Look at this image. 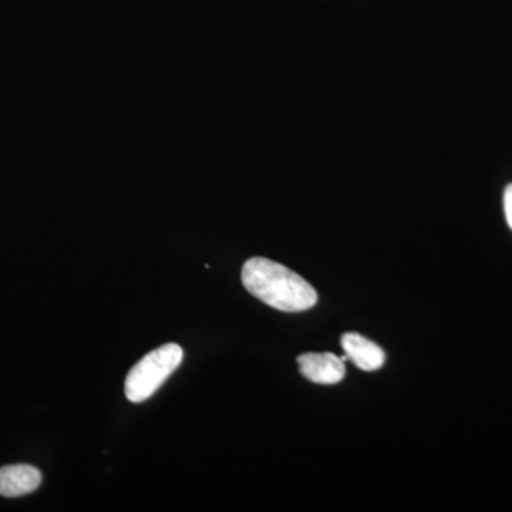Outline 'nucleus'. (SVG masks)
Returning <instances> with one entry per match:
<instances>
[{
	"mask_svg": "<svg viewBox=\"0 0 512 512\" xmlns=\"http://www.w3.org/2000/svg\"><path fill=\"white\" fill-rule=\"evenodd\" d=\"M242 284L259 301L282 312H303L318 302L308 281L271 259L251 258L242 268Z\"/></svg>",
	"mask_w": 512,
	"mask_h": 512,
	"instance_id": "nucleus-1",
	"label": "nucleus"
},
{
	"mask_svg": "<svg viewBox=\"0 0 512 512\" xmlns=\"http://www.w3.org/2000/svg\"><path fill=\"white\" fill-rule=\"evenodd\" d=\"M42 484V473L29 464L0 468V495L15 498L33 493Z\"/></svg>",
	"mask_w": 512,
	"mask_h": 512,
	"instance_id": "nucleus-4",
	"label": "nucleus"
},
{
	"mask_svg": "<svg viewBox=\"0 0 512 512\" xmlns=\"http://www.w3.org/2000/svg\"><path fill=\"white\" fill-rule=\"evenodd\" d=\"M342 348L345 350L346 359L352 360L360 370L373 372L380 369L386 362V355L376 343L366 339L359 333H345L340 339Z\"/></svg>",
	"mask_w": 512,
	"mask_h": 512,
	"instance_id": "nucleus-5",
	"label": "nucleus"
},
{
	"mask_svg": "<svg viewBox=\"0 0 512 512\" xmlns=\"http://www.w3.org/2000/svg\"><path fill=\"white\" fill-rule=\"evenodd\" d=\"M504 211L508 227L512 229V184L508 185L504 191Z\"/></svg>",
	"mask_w": 512,
	"mask_h": 512,
	"instance_id": "nucleus-6",
	"label": "nucleus"
},
{
	"mask_svg": "<svg viewBox=\"0 0 512 512\" xmlns=\"http://www.w3.org/2000/svg\"><path fill=\"white\" fill-rule=\"evenodd\" d=\"M184 350L175 343H167L144 356L130 370L124 392L131 403L146 402L163 386L183 362Z\"/></svg>",
	"mask_w": 512,
	"mask_h": 512,
	"instance_id": "nucleus-2",
	"label": "nucleus"
},
{
	"mask_svg": "<svg viewBox=\"0 0 512 512\" xmlns=\"http://www.w3.org/2000/svg\"><path fill=\"white\" fill-rule=\"evenodd\" d=\"M303 377L316 384H336L346 375L345 359L333 353H306L298 357Z\"/></svg>",
	"mask_w": 512,
	"mask_h": 512,
	"instance_id": "nucleus-3",
	"label": "nucleus"
}]
</instances>
